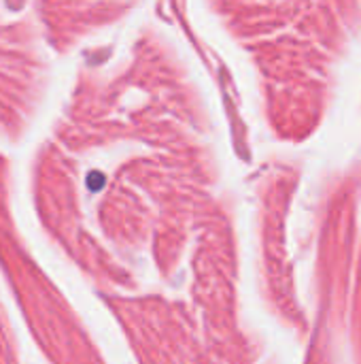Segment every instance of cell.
<instances>
[{
	"instance_id": "cell-1",
	"label": "cell",
	"mask_w": 361,
	"mask_h": 364,
	"mask_svg": "<svg viewBox=\"0 0 361 364\" xmlns=\"http://www.w3.org/2000/svg\"><path fill=\"white\" fill-rule=\"evenodd\" d=\"M102 181H104V177L102 175H98V173H91L89 175V179H87V183H89V190H100V186H102Z\"/></svg>"
}]
</instances>
